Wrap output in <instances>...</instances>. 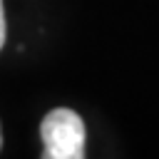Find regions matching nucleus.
<instances>
[{"label": "nucleus", "mask_w": 159, "mask_h": 159, "mask_svg": "<svg viewBox=\"0 0 159 159\" xmlns=\"http://www.w3.org/2000/svg\"><path fill=\"white\" fill-rule=\"evenodd\" d=\"M45 159H80L84 157V122L67 107L52 109L40 124Z\"/></svg>", "instance_id": "nucleus-1"}, {"label": "nucleus", "mask_w": 159, "mask_h": 159, "mask_svg": "<svg viewBox=\"0 0 159 159\" xmlns=\"http://www.w3.org/2000/svg\"><path fill=\"white\" fill-rule=\"evenodd\" d=\"M5 35H7V27H5V10H2V0H0V50L5 45Z\"/></svg>", "instance_id": "nucleus-2"}, {"label": "nucleus", "mask_w": 159, "mask_h": 159, "mask_svg": "<svg viewBox=\"0 0 159 159\" xmlns=\"http://www.w3.org/2000/svg\"><path fill=\"white\" fill-rule=\"evenodd\" d=\"M0 144H2V134H0Z\"/></svg>", "instance_id": "nucleus-3"}]
</instances>
